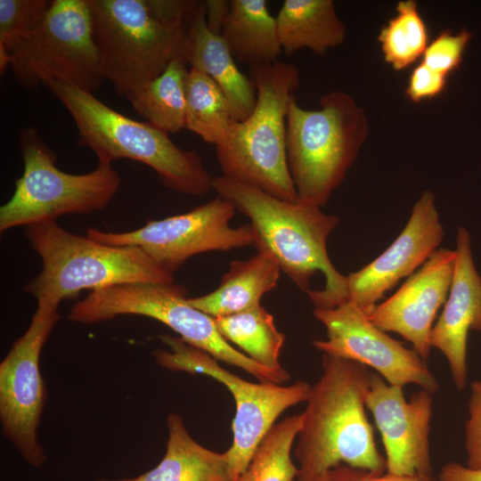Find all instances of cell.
Instances as JSON below:
<instances>
[{
    "label": "cell",
    "mask_w": 481,
    "mask_h": 481,
    "mask_svg": "<svg viewBox=\"0 0 481 481\" xmlns=\"http://www.w3.org/2000/svg\"><path fill=\"white\" fill-rule=\"evenodd\" d=\"M212 190L249 218L257 252L269 255L314 308H333L347 301L346 276L327 251L328 237L339 223L337 216L223 175L214 177Z\"/></svg>",
    "instance_id": "6da1fadb"
},
{
    "label": "cell",
    "mask_w": 481,
    "mask_h": 481,
    "mask_svg": "<svg viewBox=\"0 0 481 481\" xmlns=\"http://www.w3.org/2000/svg\"><path fill=\"white\" fill-rule=\"evenodd\" d=\"M322 369L301 413L294 448L296 481H314L342 464L385 473L386 459L377 449L365 413L371 371L365 365L327 354L322 356Z\"/></svg>",
    "instance_id": "7a4b0ae2"
},
{
    "label": "cell",
    "mask_w": 481,
    "mask_h": 481,
    "mask_svg": "<svg viewBox=\"0 0 481 481\" xmlns=\"http://www.w3.org/2000/svg\"><path fill=\"white\" fill-rule=\"evenodd\" d=\"M194 1L87 0L105 80L127 98L174 61L188 63Z\"/></svg>",
    "instance_id": "3957f363"
},
{
    "label": "cell",
    "mask_w": 481,
    "mask_h": 481,
    "mask_svg": "<svg viewBox=\"0 0 481 481\" xmlns=\"http://www.w3.org/2000/svg\"><path fill=\"white\" fill-rule=\"evenodd\" d=\"M43 86L69 111L79 145L91 149L98 163L129 159L152 168L166 188L178 193L198 197L212 190L214 177L199 152L178 147L167 132L130 118L70 85L48 80Z\"/></svg>",
    "instance_id": "277c9868"
},
{
    "label": "cell",
    "mask_w": 481,
    "mask_h": 481,
    "mask_svg": "<svg viewBox=\"0 0 481 481\" xmlns=\"http://www.w3.org/2000/svg\"><path fill=\"white\" fill-rule=\"evenodd\" d=\"M257 91L252 113L232 121L224 141L216 146L222 175L273 197L297 201L287 160V112L299 87V69L281 61L249 67Z\"/></svg>",
    "instance_id": "5b68a950"
},
{
    "label": "cell",
    "mask_w": 481,
    "mask_h": 481,
    "mask_svg": "<svg viewBox=\"0 0 481 481\" xmlns=\"http://www.w3.org/2000/svg\"><path fill=\"white\" fill-rule=\"evenodd\" d=\"M26 239L42 260V270L23 288L37 305L58 308L85 289L130 283L175 282L166 270L143 249L110 246L71 233L56 221L26 227Z\"/></svg>",
    "instance_id": "8992f818"
},
{
    "label": "cell",
    "mask_w": 481,
    "mask_h": 481,
    "mask_svg": "<svg viewBox=\"0 0 481 481\" xmlns=\"http://www.w3.org/2000/svg\"><path fill=\"white\" fill-rule=\"evenodd\" d=\"M320 109L301 108L293 97L287 112V160L297 201L324 206L341 184L369 134L363 109L333 90Z\"/></svg>",
    "instance_id": "52a82bcc"
},
{
    "label": "cell",
    "mask_w": 481,
    "mask_h": 481,
    "mask_svg": "<svg viewBox=\"0 0 481 481\" xmlns=\"http://www.w3.org/2000/svg\"><path fill=\"white\" fill-rule=\"evenodd\" d=\"M188 298L187 289L175 282L114 285L90 291L70 308L69 319L94 324L119 315L146 316L170 328L185 343L240 368L259 382L283 385L290 379V376L272 371L234 348L218 331L215 318L193 307Z\"/></svg>",
    "instance_id": "ba28073f"
},
{
    "label": "cell",
    "mask_w": 481,
    "mask_h": 481,
    "mask_svg": "<svg viewBox=\"0 0 481 481\" xmlns=\"http://www.w3.org/2000/svg\"><path fill=\"white\" fill-rule=\"evenodd\" d=\"M20 147L23 173L11 199L0 208L1 233L56 221L63 215L103 210L120 187L112 165L98 163L93 171L80 175L60 170L54 151L34 126L20 132Z\"/></svg>",
    "instance_id": "9c48e42d"
},
{
    "label": "cell",
    "mask_w": 481,
    "mask_h": 481,
    "mask_svg": "<svg viewBox=\"0 0 481 481\" xmlns=\"http://www.w3.org/2000/svg\"><path fill=\"white\" fill-rule=\"evenodd\" d=\"M8 69L27 90L53 80L94 94L105 77L87 0H53L42 23L0 61L1 74Z\"/></svg>",
    "instance_id": "30bf717a"
},
{
    "label": "cell",
    "mask_w": 481,
    "mask_h": 481,
    "mask_svg": "<svg viewBox=\"0 0 481 481\" xmlns=\"http://www.w3.org/2000/svg\"><path fill=\"white\" fill-rule=\"evenodd\" d=\"M160 339L169 350L153 352L159 365L170 371L209 376L224 384L232 395L236 405L232 423V442L225 454L231 475L237 481L279 416L287 409L306 402L311 385L304 380L290 385L249 382L225 370L211 355L179 337L162 335Z\"/></svg>",
    "instance_id": "8fae6325"
},
{
    "label": "cell",
    "mask_w": 481,
    "mask_h": 481,
    "mask_svg": "<svg viewBox=\"0 0 481 481\" xmlns=\"http://www.w3.org/2000/svg\"><path fill=\"white\" fill-rule=\"evenodd\" d=\"M236 209L217 196L186 213L160 220L149 219L139 229L114 232L88 228L86 236L110 246L143 249L166 270L175 273L190 257L208 251H227L254 245L249 224L232 227Z\"/></svg>",
    "instance_id": "7c38bea8"
},
{
    "label": "cell",
    "mask_w": 481,
    "mask_h": 481,
    "mask_svg": "<svg viewBox=\"0 0 481 481\" xmlns=\"http://www.w3.org/2000/svg\"><path fill=\"white\" fill-rule=\"evenodd\" d=\"M60 319L58 308L37 305L27 330L0 363V419L3 432L22 458L41 467L47 456L37 439L46 393L40 355Z\"/></svg>",
    "instance_id": "4fadbf2b"
},
{
    "label": "cell",
    "mask_w": 481,
    "mask_h": 481,
    "mask_svg": "<svg viewBox=\"0 0 481 481\" xmlns=\"http://www.w3.org/2000/svg\"><path fill=\"white\" fill-rule=\"evenodd\" d=\"M313 314L326 329V339L313 340L314 346L323 354L371 367L390 385L415 384L432 395L439 389L417 351L406 348L374 325L354 303L314 308Z\"/></svg>",
    "instance_id": "5bb4252c"
},
{
    "label": "cell",
    "mask_w": 481,
    "mask_h": 481,
    "mask_svg": "<svg viewBox=\"0 0 481 481\" xmlns=\"http://www.w3.org/2000/svg\"><path fill=\"white\" fill-rule=\"evenodd\" d=\"M403 388L371 371L365 404L380 433L386 472L434 476L429 450L432 394L420 389L407 401Z\"/></svg>",
    "instance_id": "9a60e30c"
},
{
    "label": "cell",
    "mask_w": 481,
    "mask_h": 481,
    "mask_svg": "<svg viewBox=\"0 0 481 481\" xmlns=\"http://www.w3.org/2000/svg\"><path fill=\"white\" fill-rule=\"evenodd\" d=\"M443 238L435 195L426 190L394 242L370 264L346 276L347 301L369 315L388 290L428 259Z\"/></svg>",
    "instance_id": "2e32d148"
},
{
    "label": "cell",
    "mask_w": 481,
    "mask_h": 481,
    "mask_svg": "<svg viewBox=\"0 0 481 481\" xmlns=\"http://www.w3.org/2000/svg\"><path fill=\"white\" fill-rule=\"evenodd\" d=\"M455 250L437 249L408 280L368 315L385 332L399 334L420 357L429 356L433 322L452 284Z\"/></svg>",
    "instance_id": "e0dca14e"
},
{
    "label": "cell",
    "mask_w": 481,
    "mask_h": 481,
    "mask_svg": "<svg viewBox=\"0 0 481 481\" xmlns=\"http://www.w3.org/2000/svg\"><path fill=\"white\" fill-rule=\"evenodd\" d=\"M454 270L444 310L433 326L430 344L446 358L456 387L467 384V338L481 330V277L476 268L471 236L463 226L456 235Z\"/></svg>",
    "instance_id": "ac0fdd59"
},
{
    "label": "cell",
    "mask_w": 481,
    "mask_h": 481,
    "mask_svg": "<svg viewBox=\"0 0 481 481\" xmlns=\"http://www.w3.org/2000/svg\"><path fill=\"white\" fill-rule=\"evenodd\" d=\"M188 64L209 76L226 96L234 121L246 119L257 103V91L240 71L220 34L207 21L205 1H194L189 17Z\"/></svg>",
    "instance_id": "d6986e66"
},
{
    "label": "cell",
    "mask_w": 481,
    "mask_h": 481,
    "mask_svg": "<svg viewBox=\"0 0 481 481\" xmlns=\"http://www.w3.org/2000/svg\"><path fill=\"white\" fill-rule=\"evenodd\" d=\"M280 272L269 255L257 252L249 259L232 262L215 290L188 298V302L213 318L242 313L261 306L263 296L276 287Z\"/></svg>",
    "instance_id": "ffe728a7"
},
{
    "label": "cell",
    "mask_w": 481,
    "mask_h": 481,
    "mask_svg": "<svg viewBox=\"0 0 481 481\" xmlns=\"http://www.w3.org/2000/svg\"><path fill=\"white\" fill-rule=\"evenodd\" d=\"M167 424L166 452L159 463L136 477L120 481H234L225 452L199 444L177 413H170Z\"/></svg>",
    "instance_id": "44dd1931"
},
{
    "label": "cell",
    "mask_w": 481,
    "mask_h": 481,
    "mask_svg": "<svg viewBox=\"0 0 481 481\" xmlns=\"http://www.w3.org/2000/svg\"><path fill=\"white\" fill-rule=\"evenodd\" d=\"M275 19L286 55L302 49L325 55L346 38V27L331 0H285Z\"/></svg>",
    "instance_id": "7402d4cb"
},
{
    "label": "cell",
    "mask_w": 481,
    "mask_h": 481,
    "mask_svg": "<svg viewBox=\"0 0 481 481\" xmlns=\"http://www.w3.org/2000/svg\"><path fill=\"white\" fill-rule=\"evenodd\" d=\"M220 35L235 61L270 64L281 53L275 17L265 0H231Z\"/></svg>",
    "instance_id": "603a6c76"
},
{
    "label": "cell",
    "mask_w": 481,
    "mask_h": 481,
    "mask_svg": "<svg viewBox=\"0 0 481 481\" xmlns=\"http://www.w3.org/2000/svg\"><path fill=\"white\" fill-rule=\"evenodd\" d=\"M189 69L185 61H174L161 75L130 94L127 99L136 113L168 134L185 128V84Z\"/></svg>",
    "instance_id": "cb8c5ba5"
},
{
    "label": "cell",
    "mask_w": 481,
    "mask_h": 481,
    "mask_svg": "<svg viewBox=\"0 0 481 481\" xmlns=\"http://www.w3.org/2000/svg\"><path fill=\"white\" fill-rule=\"evenodd\" d=\"M215 322L223 338L250 359L272 371L290 376L279 361L285 336L276 328L273 316L262 306L215 318Z\"/></svg>",
    "instance_id": "d4e9b609"
},
{
    "label": "cell",
    "mask_w": 481,
    "mask_h": 481,
    "mask_svg": "<svg viewBox=\"0 0 481 481\" xmlns=\"http://www.w3.org/2000/svg\"><path fill=\"white\" fill-rule=\"evenodd\" d=\"M185 128L215 146L225 138L233 121L229 102L218 85L190 67L185 84Z\"/></svg>",
    "instance_id": "484cf974"
},
{
    "label": "cell",
    "mask_w": 481,
    "mask_h": 481,
    "mask_svg": "<svg viewBox=\"0 0 481 481\" xmlns=\"http://www.w3.org/2000/svg\"><path fill=\"white\" fill-rule=\"evenodd\" d=\"M301 413L275 423L257 446L237 481H294L298 466L291 451L301 428Z\"/></svg>",
    "instance_id": "4316f807"
},
{
    "label": "cell",
    "mask_w": 481,
    "mask_h": 481,
    "mask_svg": "<svg viewBox=\"0 0 481 481\" xmlns=\"http://www.w3.org/2000/svg\"><path fill=\"white\" fill-rule=\"evenodd\" d=\"M378 41L385 61L401 71L422 57L428 45V31L416 1L403 0L395 14L380 29Z\"/></svg>",
    "instance_id": "83f0119b"
},
{
    "label": "cell",
    "mask_w": 481,
    "mask_h": 481,
    "mask_svg": "<svg viewBox=\"0 0 481 481\" xmlns=\"http://www.w3.org/2000/svg\"><path fill=\"white\" fill-rule=\"evenodd\" d=\"M53 0H0V61L20 38L44 20Z\"/></svg>",
    "instance_id": "f1b7e54d"
},
{
    "label": "cell",
    "mask_w": 481,
    "mask_h": 481,
    "mask_svg": "<svg viewBox=\"0 0 481 481\" xmlns=\"http://www.w3.org/2000/svg\"><path fill=\"white\" fill-rule=\"evenodd\" d=\"M471 37L472 33L466 28L456 34L450 29L444 30L428 43L421 62L448 77L461 66Z\"/></svg>",
    "instance_id": "f546056e"
},
{
    "label": "cell",
    "mask_w": 481,
    "mask_h": 481,
    "mask_svg": "<svg viewBox=\"0 0 481 481\" xmlns=\"http://www.w3.org/2000/svg\"><path fill=\"white\" fill-rule=\"evenodd\" d=\"M468 415L465 426L466 466L481 469V380L471 383Z\"/></svg>",
    "instance_id": "4dcf8cb0"
},
{
    "label": "cell",
    "mask_w": 481,
    "mask_h": 481,
    "mask_svg": "<svg viewBox=\"0 0 481 481\" xmlns=\"http://www.w3.org/2000/svg\"><path fill=\"white\" fill-rule=\"evenodd\" d=\"M447 77L420 62L409 77L404 91L405 96L415 103L433 99L444 91Z\"/></svg>",
    "instance_id": "1f68e13d"
},
{
    "label": "cell",
    "mask_w": 481,
    "mask_h": 481,
    "mask_svg": "<svg viewBox=\"0 0 481 481\" xmlns=\"http://www.w3.org/2000/svg\"><path fill=\"white\" fill-rule=\"evenodd\" d=\"M314 481H438V479L434 476H396L387 472L378 474L342 464L329 469Z\"/></svg>",
    "instance_id": "d6a6232c"
},
{
    "label": "cell",
    "mask_w": 481,
    "mask_h": 481,
    "mask_svg": "<svg viewBox=\"0 0 481 481\" xmlns=\"http://www.w3.org/2000/svg\"><path fill=\"white\" fill-rule=\"evenodd\" d=\"M438 481H481V469H473L459 462L449 461L441 468Z\"/></svg>",
    "instance_id": "836d02e7"
},
{
    "label": "cell",
    "mask_w": 481,
    "mask_h": 481,
    "mask_svg": "<svg viewBox=\"0 0 481 481\" xmlns=\"http://www.w3.org/2000/svg\"><path fill=\"white\" fill-rule=\"evenodd\" d=\"M207 21L209 29L220 34L223 20L229 9V1H205Z\"/></svg>",
    "instance_id": "e575fe53"
},
{
    "label": "cell",
    "mask_w": 481,
    "mask_h": 481,
    "mask_svg": "<svg viewBox=\"0 0 481 481\" xmlns=\"http://www.w3.org/2000/svg\"><path fill=\"white\" fill-rule=\"evenodd\" d=\"M99 481H120V480H107V479H101Z\"/></svg>",
    "instance_id": "d590c367"
}]
</instances>
